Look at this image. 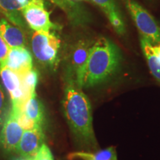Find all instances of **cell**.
Wrapping results in <instances>:
<instances>
[{
	"mask_svg": "<svg viewBox=\"0 0 160 160\" xmlns=\"http://www.w3.org/2000/svg\"><path fill=\"white\" fill-rule=\"evenodd\" d=\"M62 103L64 115L79 145L97 151L99 146L93 131L91 102L73 78L65 77Z\"/></svg>",
	"mask_w": 160,
	"mask_h": 160,
	"instance_id": "obj_1",
	"label": "cell"
},
{
	"mask_svg": "<svg viewBox=\"0 0 160 160\" xmlns=\"http://www.w3.org/2000/svg\"><path fill=\"white\" fill-rule=\"evenodd\" d=\"M121 61L117 45L107 38L100 37L92 45L85 67L75 82L82 89L105 82L114 75Z\"/></svg>",
	"mask_w": 160,
	"mask_h": 160,
	"instance_id": "obj_2",
	"label": "cell"
},
{
	"mask_svg": "<svg viewBox=\"0 0 160 160\" xmlns=\"http://www.w3.org/2000/svg\"><path fill=\"white\" fill-rule=\"evenodd\" d=\"M61 45L59 38L51 31H33L31 35V51L40 64L55 68L59 62Z\"/></svg>",
	"mask_w": 160,
	"mask_h": 160,
	"instance_id": "obj_3",
	"label": "cell"
},
{
	"mask_svg": "<svg viewBox=\"0 0 160 160\" xmlns=\"http://www.w3.org/2000/svg\"><path fill=\"white\" fill-rule=\"evenodd\" d=\"M125 3L141 37L153 45L160 44V27L149 12L134 0H125Z\"/></svg>",
	"mask_w": 160,
	"mask_h": 160,
	"instance_id": "obj_4",
	"label": "cell"
},
{
	"mask_svg": "<svg viewBox=\"0 0 160 160\" xmlns=\"http://www.w3.org/2000/svg\"><path fill=\"white\" fill-rule=\"evenodd\" d=\"M0 77L11 100V108L17 113L31 96L24 88L21 76L5 66H0Z\"/></svg>",
	"mask_w": 160,
	"mask_h": 160,
	"instance_id": "obj_5",
	"label": "cell"
},
{
	"mask_svg": "<svg viewBox=\"0 0 160 160\" xmlns=\"http://www.w3.org/2000/svg\"><path fill=\"white\" fill-rule=\"evenodd\" d=\"M22 13L26 24L33 31H51L58 28L51 22L44 0H31L22 8Z\"/></svg>",
	"mask_w": 160,
	"mask_h": 160,
	"instance_id": "obj_6",
	"label": "cell"
},
{
	"mask_svg": "<svg viewBox=\"0 0 160 160\" xmlns=\"http://www.w3.org/2000/svg\"><path fill=\"white\" fill-rule=\"evenodd\" d=\"M93 43L88 40H79L72 46L67 57L66 77L77 79L85 67Z\"/></svg>",
	"mask_w": 160,
	"mask_h": 160,
	"instance_id": "obj_7",
	"label": "cell"
},
{
	"mask_svg": "<svg viewBox=\"0 0 160 160\" xmlns=\"http://www.w3.org/2000/svg\"><path fill=\"white\" fill-rule=\"evenodd\" d=\"M24 132L13 110L10 111L0 129V146L7 153L15 152Z\"/></svg>",
	"mask_w": 160,
	"mask_h": 160,
	"instance_id": "obj_8",
	"label": "cell"
},
{
	"mask_svg": "<svg viewBox=\"0 0 160 160\" xmlns=\"http://www.w3.org/2000/svg\"><path fill=\"white\" fill-rule=\"evenodd\" d=\"M42 128L24 131L15 153L20 157L33 158L44 143Z\"/></svg>",
	"mask_w": 160,
	"mask_h": 160,
	"instance_id": "obj_9",
	"label": "cell"
},
{
	"mask_svg": "<svg viewBox=\"0 0 160 160\" xmlns=\"http://www.w3.org/2000/svg\"><path fill=\"white\" fill-rule=\"evenodd\" d=\"M0 66H5L18 74L22 75L33 68V57L28 48H10L5 63Z\"/></svg>",
	"mask_w": 160,
	"mask_h": 160,
	"instance_id": "obj_10",
	"label": "cell"
},
{
	"mask_svg": "<svg viewBox=\"0 0 160 160\" xmlns=\"http://www.w3.org/2000/svg\"><path fill=\"white\" fill-rule=\"evenodd\" d=\"M0 34L8 45L9 48L24 47L28 48L25 32L10 22L0 12Z\"/></svg>",
	"mask_w": 160,
	"mask_h": 160,
	"instance_id": "obj_11",
	"label": "cell"
},
{
	"mask_svg": "<svg viewBox=\"0 0 160 160\" xmlns=\"http://www.w3.org/2000/svg\"><path fill=\"white\" fill-rule=\"evenodd\" d=\"M61 8L74 25H85L88 22L90 17L83 7L71 0H48Z\"/></svg>",
	"mask_w": 160,
	"mask_h": 160,
	"instance_id": "obj_12",
	"label": "cell"
},
{
	"mask_svg": "<svg viewBox=\"0 0 160 160\" xmlns=\"http://www.w3.org/2000/svg\"><path fill=\"white\" fill-rule=\"evenodd\" d=\"M22 6L17 0H0V12L10 22L26 31L27 24L22 13Z\"/></svg>",
	"mask_w": 160,
	"mask_h": 160,
	"instance_id": "obj_13",
	"label": "cell"
},
{
	"mask_svg": "<svg viewBox=\"0 0 160 160\" xmlns=\"http://www.w3.org/2000/svg\"><path fill=\"white\" fill-rule=\"evenodd\" d=\"M99 6L108 18L110 23L119 35H123L125 27L114 0H91Z\"/></svg>",
	"mask_w": 160,
	"mask_h": 160,
	"instance_id": "obj_14",
	"label": "cell"
},
{
	"mask_svg": "<svg viewBox=\"0 0 160 160\" xmlns=\"http://www.w3.org/2000/svg\"><path fill=\"white\" fill-rule=\"evenodd\" d=\"M21 111L38 126L42 127L45 120V111L36 91L25 102Z\"/></svg>",
	"mask_w": 160,
	"mask_h": 160,
	"instance_id": "obj_15",
	"label": "cell"
},
{
	"mask_svg": "<svg viewBox=\"0 0 160 160\" xmlns=\"http://www.w3.org/2000/svg\"><path fill=\"white\" fill-rule=\"evenodd\" d=\"M69 160H117V154L114 147H109L94 152L76 151L68 155Z\"/></svg>",
	"mask_w": 160,
	"mask_h": 160,
	"instance_id": "obj_16",
	"label": "cell"
},
{
	"mask_svg": "<svg viewBox=\"0 0 160 160\" xmlns=\"http://www.w3.org/2000/svg\"><path fill=\"white\" fill-rule=\"evenodd\" d=\"M141 47L151 74L160 84V60L153 51V45L141 37Z\"/></svg>",
	"mask_w": 160,
	"mask_h": 160,
	"instance_id": "obj_17",
	"label": "cell"
},
{
	"mask_svg": "<svg viewBox=\"0 0 160 160\" xmlns=\"http://www.w3.org/2000/svg\"><path fill=\"white\" fill-rule=\"evenodd\" d=\"M20 76H21L24 88L28 94L31 96L32 93L36 91V88H37L38 79H39L38 71L33 68L31 70Z\"/></svg>",
	"mask_w": 160,
	"mask_h": 160,
	"instance_id": "obj_18",
	"label": "cell"
},
{
	"mask_svg": "<svg viewBox=\"0 0 160 160\" xmlns=\"http://www.w3.org/2000/svg\"><path fill=\"white\" fill-rule=\"evenodd\" d=\"M9 103L5 88L0 84V129L10 111Z\"/></svg>",
	"mask_w": 160,
	"mask_h": 160,
	"instance_id": "obj_19",
	"label": "cell"
},
{
	"mask_svg": "<svg viewBox=\"0 0 160 160\" xmlns=\"http://www.w3.org/2000/svg\"><path fill=\"white\" fill-rule=\"evenodd\" d=\"M32 159L33 160H54L51 149L45 143L42 144L39 151Z\"/></svg>",
	"mask_w": 160,
	"mask_h": 160,
	"instance_id": "obj_20",
	"label": "cell"
},
{
	"mask_svg": "<svg viewBox=\"0 0 160 160\" xmlns=\"http://www.w3.org/2000/svg\"><path fill=\"white\" fill-rule=\"evenodd\" d=\"M9 47L0 34V65H2L7 59L9 52Z\"/></svg>",
	"mask_w": 160,
	"mask_h": 160,
	"instance_id": "obj_21",
	"label": "cell"
},
{
	"mask_svg": "<svg viewBox=\"0 0 160 160\" xmlns=\"http://www.w3.org/2000/svg\"><path fill=\"white\" fill-rule=\"evenodd\" d=\"M153 49L154 51L155 54L157 55V57L159 58L160 60V44H157V45H153Z\"/></svg>",
	"mask_w": 160,
	"mask_h": 160,
	"instance_id": "obj_22",
	"label": "cell"
},
{
	"mask_svg": "<svg viewBox=\"0 0 160 160\" xmlns=\"http://www.w3.org/2000/svg\"><path fill=\"white\" fill-rule=\"evenodd\" d=\"M18 2H19L20 5L22 6V8L24 6H25L27 4H28L31 1V0H17Z\"/></svg>",
	"mask_w": 160,
	"mask_h": 160,
	"instance_id": "obj_23",
	"label": "cell"
},
{
	"mask_svg": "<svg viewBox=\"0 0 160 160\" xmlns=\"http://www.w3.org/2000/svg\"><path fill=\"white\" fill-rule=\"evenodd\" d=\"M16 160H33L32 158H24V157H19Z\"/></svg>",
	"mask_w": 160,
	"mask_h": 160,
	"instance_id": "obj_24",
	"label": "cell"
},
{
	"mask_svg": "<svg viewBox=\"0 0 160 160\" xmlns=\"http://www.w3.org/2000/svg\"><path fill=\"white\" fill-rule=\"evenodd\" d=\"M71 1H81V0H71Z\"/></svg>",
	"mask_w": 160,
	"mask_h": 160,
	"instance_id": "obj_25",
	"label": "cell"
}]
</instances>
